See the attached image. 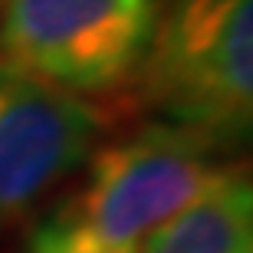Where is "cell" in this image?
<instances>
[{
	"label": "cell",
	"mask_w": 253,
	"mask_h": 253,
	"mask_svg": "<svg viewBox=\"0 0 253 253\" xmlns=\"http://www.w3.org/2000/svg\"><path fill=\"white\" fill-rule=\"evenodd\" d=\"M131 83L161 122L214 145L240 138L253 119V0H171Z\"/></svg>",
	"instance_id": "1"
},
{
	"label": "cell",
	"mask_w": 253,
	"mask_h": 253,
	"mask_svg": "<svg viewBox=\"0 0 253 253\" xmlns=\"http://www.w3.org/2000/svg\"><path fill=\"white\" fill-rule=\"evenodd\" d=\"M214 148L201 131L151 122L92 155L85 188L56 220L105 247L138 250L227 171Z\"/></svg>",
	"instance_id": "2"
},
{
	"label": "cell",
	"mask_w": 253,
	"mask_h": 253,
	"mask_svg": "<svg viewBox=\"0 0 253 253\" xmlns=\"http://www.w3.org/2000/svg\"><path fill=\"white\" fill-rule=\"evenodd\" d=\"M155 20L158 0H3L0 63L83 99L122 92Z\"/></svg>",
	"instance_id": "3"
},
{
	"label": "cell",
	"mask_w": 253,
	"mask_h": 253,
	"mask_svg": "<svg viewBox=\"0 0 253 253\" xmlns=\"http://www.w3.org/2000/svg\"><path fill=\"white\" fill-rule=\"evenodd\" d=\"M102 131L95 102L0 63V230L92 158Z\"/></svg>",
	"instance_id": "4"
},
{
	"label": "cell",
	"mask_w": 253,
	"mask_h": 253,
	"mask_svg": "<svg viewBox=\"0 0 253 253\" xmlns=\"http://www.w3.org/2000/svg\"><path fill=\"white\" fill-rule=\"evenodd\" d=\"M138 253H253L250 178L227 168L191 207L158 227Z\"/></svg>",
	"instance_id": "5"
},
{
	"label": "cell",
	"mask_w": 253,
	"mask_h": 253,
	"mask_svg": "<svg viewBox=\"0 0 253 253\" xmlns=\"http://www.w3.org/2000/svg\"><path fill=\"white\" fill-rule=\"evenodd\" d=\"M27 253H138V250H119V247H105L95 237L76 230V227L63 224V220H49L30 244Z\"/></svg>",
	"instance_id": "6"
},
{
	"label": "cell",
	"mask_w": 253,
	"mask_h": 253,
	"mask_svg": "<svg viewBox=\"0 0 253 253\" xmlns=\"http://www.w3.org/2000/svg\"><path fill=\"white\" fill-rule=\"evenodd\" d=\"M0 3H3V0H0Z\"/></svg>",
	"instance_id": "7"
}]
</instances>
